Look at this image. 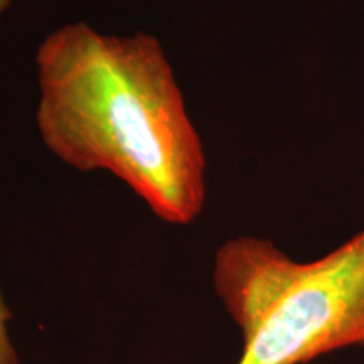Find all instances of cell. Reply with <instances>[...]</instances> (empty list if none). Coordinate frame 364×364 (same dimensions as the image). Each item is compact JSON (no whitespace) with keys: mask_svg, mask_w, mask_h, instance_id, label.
<instances>
[{"mask_svg":"<svg viewBox=\"0 0 364 364\" xmlns=\"http://www.w3.org/2000/svg\"><path fill=\"white\" fill-rule=\"evenodd\" d=\"M11 6H12V0H0V21H2V17L9 12Z\"/></svg>","mask_w":364,"mask_h":364,"instance_id":"obj_4","label":"cell"},{"mask_svg":"<svg viewBox=\"0 0 364 364\" xmlns=\"http://www.w3.org/2000/svg\"><path fill=\"white\" fill-rule=\"evenodd\" d=\"M213 285L243 336L236 364H307L364 346V230L314 262L236 236L216 252Z\"/></svg>","mask_w":364,"mask_h":364,"instance_id":"obj_2","label":"cell"},{"mask_svg":"<svg viewBox=\"0 0 364 364\" xmlns=\"http://www.w3.org/2000/svg\"><path fill=\"white\" fill-rule=\"evenodd\" d=\"M11 318V309L0 292V364H19V356H17L16 346L12 343L11 331H9Z\"/></svg>","mask_w":364,"mask_h":364,"instance_id":"obj_3","label":"cell"},{"mask_svg":"<svg viewBox=\"0 0 364 364\" xmlns=\"http://www.w3.org/2000/svg\"><path fill=\"white\" fill-rule=\"evenodd\" d=\"M36 70V125L53 156L81 172H110L171 225L201 215L203 142L157 38L71 22L43 39Z\"/></svg>","mask_w":364,"mask_h":364,"instance_id":"obj_1","label":"cell"}]
</instances>
